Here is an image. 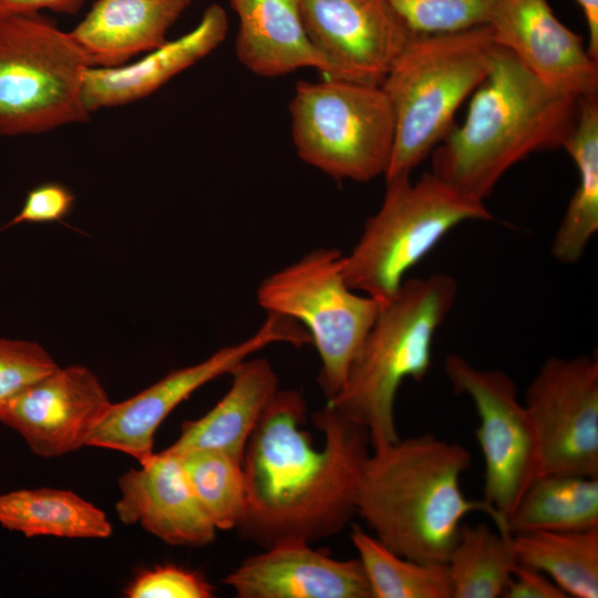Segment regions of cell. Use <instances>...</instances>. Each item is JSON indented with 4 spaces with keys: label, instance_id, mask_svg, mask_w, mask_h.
<instances>
[{
    "label": "cell",
    "instance_id": "12",
    "mask_svg": "<svg viewBox=\"0 0 598 598\" xmlns=\"http://www.w3.org/2000/svg\"><path fill=\"white\" fill-rule=\"evenodd\" d=\"M524 405L538 441L540 474L598 477L596 357L548 358L528 385Z\"/></svg>",
    "mask_w": 598,
    "mask_h": 598
},
{
    "label": "cell",
    "instance_id": "24",
    "mask_svg": "<svg viewBox=\"0 0 598 598\" xmlns=\"http://www.w3.org/2000/svg\"><path fill=\"white\" fill-rule=\"evenodd\" d=\"M512 535L598 528V477L547 473L525 489L505 522Z\"/></svg>",
    "mask_w": 598,
    "mask_h": 598
},
{
    "label": "cell",
    "instance_id": "7",
    "mask_svg": "<svg viewBox=\"0 0 598 598\" xmlns=\"http://www.w3.org/2000/svg\"><path fill=\"white\" fill-rule=\"evenodd\" d=\"M90 55L41 12L0 19V136L83 123Z\"/></svg>",
    "mask_w": 598,
    "mask_h": 598
},
{
    "label": "cell",
    "instance_id": "3",
    "mask_svg": "<svg viewBox=\"0 0 598 598\" xmlns=\"http://www.w3.org/2000/svg\"><path fill=\"white\" fill-rule=\"evenodd\" d=\"M471 96L463 123L431 153V172L483 202L519 161L563 147L578 113L577 99L546 86L498 45L488 75Z\"/></svg>",
    "mask_w": 598,
    "mask_h": 598
},
{
    "label": "cell",
    "instance_id": "6",
    "mask_svg": "<svg viewBox=\"0 0 598 598\" xmlns=\"http://www.w3.org/2000/svg\"><path fill=\"white\" fill-rule=\"evenodd\" d=\"M386 181L379 210L344 255L343 275L350 288L378 300L392 298L417 265L457 225L491 220L484 202L443 181L431 171L416 182L411 175Z\"/></svg>",
    "mask_w": 598,
    "mask_h": 598
},
{
    "label": "cell",
    "instance_id": "18",
    "mask_svg": "<svg viewBox=\"0 0 598 598\" xmlns=\"http://www.w3.org/2000/svg\"><path fill=\"white\" fill-rule=\"evenodd\" d=\"M228 28L225 9L214 3L206 8L194 29L175 40H167L136 62L114 68H87L83 74L85 107L92 113L148 96L218 48Z\"/></svg>",
    "mask_w": 598,
    "mask_h": 598
},
{
    "label": "cell",
    "instance_id": "4",
    "mask_svg": "<svg viewBox=\"0 0 598 598\" xmlns=\"http://www.w3.org/2000/svg\"><path fill=\"white\" fill-rule=\"evenodd\" d=\"M457 283L447 274L405 279L381 305L342 390L327 401L367 429L371 448L400 439L395 399L405 379L429 373L435 334L452 310Z\"/></svg>",
    "mask_w": 598,
    "mask_h": 598
},
{
    "label": "cell",
    "instance_id": "29",
    "mask_svg": "<svg viewBox=\"0 0 598 598\" xmlns=\"http://www.w3.org/2000/svg\"><path fill=\"white\" fill-rule=\"evenodd\" d=\"M415 33H441L487 24L501 0H389Z\"/></svg>",
    "mask_w": 598,
    "mask_h": 598
},
{
    "label": "cell",
    "instance_id": "15",
    "mask_svg": "<svg viewBox=\"0 0 598 598\" xmlns=\"http://www.w3.org/2000/svg\"><path fill=\"white\" fill-rule=\"evenodd\" d=\"M487 24L496 45L546 86L577 100L598 96V60L548 0H501Z\"/></svg>",
    "mask_w": 598,
    "mask_h": 598
},
{
    "label": "cell",
    "instance_id": "9",
    "mask_svg": "<svg viewBox=\"0 0 598 598\" xmlns=\"http://www.w3.org/2000/svg\"><path fill=\"white\" fill-rule=\"evenodd\" d=\"M343 265L339 249L317 248L265 278L256 291L268 313L306 327L321 360L318 383L327 401L344 386L381 308L378 300L348 286Z\"/></svg>",
    "mask_w": 598,
    "mask_h": 598
},
{
    "label": "cell",
    "instance_id": "23",
    "mask_svg": "<svg viewBox=\"0 0 598 598\" xmlns=\"http://www.w3.org/2000/svg\"><path fill=\"white\" fill-rule=\"evenodd\" d=\"M0 525L25 537L103 539L113 528L105 513L72 491L23 488L0 494Z\"/></svg>",
    "mask_w": 598,
    "mask_h": 598
},
{
    "label": "cell",
    "instance_id": "28",
    "mask_svg": "<svg viewBox=\"0 0 598 598\" xmlns=\"http://www.w3.org/2000/svg\"><path fill=\"white\" fill-rule=\"evenodd\" d=\"M187 477L217 530L236 529L246 509L243 464L212 450L179 455Z\"/></svg>",
    "mask_w": 598,
    "mask_h": 598
},
{
    "label": "cell",
    "instance_id": "27",
    "mask_svg": "<svg viewBox=\"0 0 598 598\" xmlns=\"http://www.w3.org/2000/svg\"><path fill=\"white\" fill-rule=\"evenodd\" d=\"M350 538L373 598H453L447 564L400 556L358 525Z\"/></svg>",
    "mask_w": 598,
    "mask_h": 598
},
{
    "label": "cell",
    "instance_id": "2",
    "mask_svg": "<svg viewBox=\"0 0 598 598\" xmlns=\"http://www.w3.org/2000/svg\"><path fill=\"white\" fill-rule=\"evenodd\" d=\"M472 466L457 442L422 433L370 453L359 485L357 514L382 544L417 561L446 564L464 518L486 513L503 522L485 501H473L461 480Z\"/></svg>",
    "mask_w": 598,
    "mask_h": 598
},
{
    "label": "cell",
    "instance_id": "11",
    "mask_svg": "<svg viewBox=\"0 0 598 598\" xmlns=\"http://www.w3.org/2000/svg\"><path fill=\"white\" fill-rule=\"evenodd\" d=\"M281 342L299 348L311 343V339L297 321L268 313L247 339L217 350L199 363L171 371L136 395L112 403L90 435L87 446L118 451L143 464L155 453V433L175 408L206 383L230 374L255 352Z\"/></svg>",
    "mask_w": 598,
    "mask_h": 598
},
{
    "label": "cell",
    "instance_id": "16",
    "mask_svg": "<svg viewBox=\"0 0 598 598\" xmlns=\"http://www.w3.org/2000/svg\"><path fill=\"white\" fill-rule=\"evenodd\" d=\"M223 581L239 598H373L359 558L336 559L296 539L247 557Z\"/></svg>",
    "mask_w": 598,
    "mask_h": 598
},
{
    "label": "cell",
    "instance_id": "1",
    "mask_svg": "<svg viewBox=\"0 0 598 598\" xmlns=\"http://www.w3.org/2000/svg\"><path fill=\"white\" fill-rule=\"evenodd\" d=\"M312 421L320 446L305 429L307 403L295 389H278L262 411L243 457L246 509L236 530L244 540L262 549L292 539L312 544L357 515L369 433L328 402Z\"/></svg>",
    "mask_w": 598,
    "mask_h": 598
},
{
    "label": "cell",
    "instance_id": "21",
    "mask_svg": "<svg viewBox=\"0 0 598 598\" xmlns=\"http://www.w3.org/2000/svg\"><path fill=\"white\" fill-rule=\"evenodd\" d=\"M230 375L228 392L206 414L183 423L178 439L164 451L176 455L219 451L243 464L248 439L278 390V378L264 358L244 360Z\"/></svg>",
    "mask_w": 598,
    "mask_h": 598
},
{
    "label": "cell",
    "instance_id": "8",
    "mask_svg": "<svg viewBox=\"0 0 598 598\" xmlns=\"http://www.w3.org/2000/svg\"><path fill=\"white\" fill-rule=\"evenodd\" d=\"M289 112L292 142L307 164L337 181L385 175L395 121L380 85L330 78L299 81Z\"/></svg>",
    "mask_w": 598,
    "mask_h": 598
},
{
    "label": "cell",
    "instance_id": "31",
    "mask_svg": "<svg viewBox=\"0 0 598 598\" xmlns=\"http://www.w3.org/2000/svg\"><path fill=\"white\" fill-rule=\"evenodd\" d=\"M124 594L128 598H210L214 587L196 571L163 565L141 573Z\"/></svg>",
    "mask_w": 598,
    "mask_h": 598
},
{
    "label": "cell",
    "instance_id": "14",
    "mask_svg": "<svg viewBox=\"0 0 598 598\" xmlns=\"http://www.w3.org/2000/svg\"><path fill=\"white\" fill-rule=\"evenodd\" d=\"M112 402L86 367H58L0 409V422L16 431L41 457H56L87 446L90 435Z\"/></svg>",
    "mask_w": 598,
    "mask_h": 598
},
{
    "label": "cell",
    "instance_id": "32",
    "mask_svg": "<svg viewBox=\"0 0 598 598\" xmlns=\"http://www.w3.org/2000/svg\"><path fill=\"white\" fill-rule=\"evenodd\" d=\"M74 200L73 193L63 184H40L28 192L21 209L6 228L23 223L59 221L70 213Z\"/></svg>",
    "mask_w": 598,
    "mask_h": 598
},
{
    "label": "cell",
    "instance_id": "13",
    "mask_svg": "<svg viewBox=\"0 0 598 598\" xmlns=\"http://www.w3.org/2000/svg\"><path fill=\"white\" fill-rule=\"evenodd\" d=\"M300 9L330 79L381 85L414 33L389 0H301Z\"/></svg>",
    "mask_w": 598,
    "mask_h": 598
},
{
    "label": "cell",
    "instance_id": "35",
    "mask_svg": "<svg viewBox=\"0 0 598 598\" xmlns=\"http://www.w3.org/2000/svg\"><path fill=\"white\" fill-rule=\"evenodd\" d=\"M585 17L588 29L587 49L598 60V0H576Z\"/></svg>",
    "mask_w": 598,
    "mask_h": 598
},
{
    "label": "cell",
    "instance_id": "17",
    "mask_svg": "<svg viewBox=\"0 0 598 598\" xmlns=\"http://www.w3.org/2000/svg\"><path fill=\"white\" fill-rule=\"evenodd\" d=\"M115 504L125 525L138 524L161 540L176 546H205L217 528L198 499L179 455L154 453L140 468L118 477Z\"/></svg>",
    "mask_w": 598,
    "mask_h": 598
},
{
    "label": "cell",
    "instance_id": "5",
    "mask_svg": "<svg viewBox=\"0 0 598 598\" xmlns=\"http://www.w3.org/2000/svg\"><path fill=\"white\" fill-rule=\"evenodd\" d=\"M495 50L488 24L412 34L380 85L395 121L385 179L411 175L431 155L455 125L461 104L488 75Z\"/></svg>",
    "mask_w": 598,
    "mask_h": 598
},
{
    "label": "cell",
    "instance_id": "22",
    "mask_svg": "<svg viewBox=\"0 0 598 598\" xmlns=\"http://www.w3.org/2000/svg\"><path fill=\"white\" fill-rule=\"evenodd\" d=\"M563 147L578 172V185L551 244L563 264L578 261L598 230V97L578 99L575 125Z\"/></svg>",
    "mask_w": 598,
    "mask_h": 598
},
{
    "label": "cell",
    "instance_id": "25",
    "mask_svg": "<svg viewBox=\"0 0 598 598\" xmlns=\"http://www.w3.org/2000/svg\"><path fill=\"white\" fill-rule=\"evenodd\" d=\"M522 565L548 576L567 597H598V528L512 535Z\"/></svg>",
    "mask_w": 598,
    "mask_h": 598
},
{
    "label": "cell",
    "instance_id": "20",
    "mask_svg": "<svg viewBox=\"0 0 598 598\" xmlns=\"http://www.w3.org/2000/svg\"><path fill=\"white\" fill-rule=\"evenodd\" d=\"M192 0H96L70 31L93 66L123 65L165 43L169 28Z\"/></svg>",
    "mask_w": 598,
    "mask_h": 598
},
{
    "label": "cell",
    "instance_id": "26",
    "mask_svg": "<svg viewBox=\"0 0 598 598\" xmlns=\"http://www.w3.org/2000/svg\"><path fill=\"white\" fill-rule=\"evenodd\" d=\"M453 598L502 597L518 565L512 534L463 524L446 561Z\"/></svg>",
    "mask_w": 598,
    "mask_h": 598
},
{
    "label": "cell",
    "instance_id": "33",
    "mask_svg": "<svg viewBox=\"0 0 598 598\" xmlns=\"http://www.w3.org/2000/svg\"><path fill=\"white\" fill-rule=\"evenodd\" d=\"M502 597L566 598L564 591L544 573L518 563Z\"/></svg>",
    "mask_w": 598,
    "mask_h": 598
},
{
    "label": "cell",
    "instance_id": "30",
    "mask_svg": "<svg viewBox=\"0 0 598 598\" xmlns=\"http://www.w3.org/2000/svg\"><path fill=\"white\" fill-rule=\"evenodd\" d=\"M58 367L40 343L0 337V409Z\"/></svg>",
    "mask_w": 598,
    "mask_h": 598
},
{
    "label": "cell",
    "instance_id": "10",
    "mask_svg": "<svg viewBox=\"0 0 598 598\" xmlns=\"http://www.w3.org/2000/svg\"><path fill=\"white\" fill-rule=\"evenodd\" d=\"M444 369L453 390L474 403L478 416L475 436L484 458L483 501L505 527L523 493L540 474L532 420L506 372L476 368L457 354L447 355Z\"/></svg>",
    "mask_w": 598,
    "mask_h": 598
},
{
    "label": "cell",
    "instance_id": "34",
    "mask_svg": "<svg viewBox=\"0 0 598 598\" xmlns=\"http://www.w3.org/2000/svg\"><path fill=\"white\" fill-rule=\"evenodd\" d=\"M85 0H0V19L49 10L61 14H76Z\"/></svg>",
    "mask_w": 598,
    "mask_h": 598
},
{
    "label": "cell",
    "instance_id": "19",
    "mask_svg": "<svg viewBox=\"0 0 598 598\" xmlns=\"http://www.w3.org/2000/svg\"><path fill=\"white\" fill-rule=\"evenodd\" d=\"M238 21L235 51L250 72L282 76L299 69L329 75V65L311 43L301 18V0H229Z\"/></svg>",
    "mask_w": 598,
    "mask_h": 598
}]
</instances>
